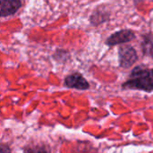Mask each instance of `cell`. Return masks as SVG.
<instances>
[{
  "label": "cell",
  "instance_id": "6da1fadb",
  "mask_svg": "<svg viewBox=\"0 0 153 153\" xmlns=\"http://www.w3.org/2000/svg\"><path fill=\"white\" fill-rule=\"evenodd\" d=\"M124 89L141 90L146 92L153 91V69L136 66L131 72L128 80L122 85Z\"/></svg>",
  "mask_w": 153,
  "mask_h": 153
},
{
  "label": "cell",
  "instance_id": "5b68a950",
  "mask_svg": "<svg viewBox=\"0 0 153 153\" xmlns=\"http://www.w3.org/2000/svg\"><path fill=\"white\" fill-rule=\"evenodd\" d=\"M21 5V0H1V16L5 17L15 13Z\"/></svg>",
  "mask_w": 153,
  "mask_h": 153
},
{
  "label": "cell",
  "instance_id": "8992f818",
  "mask_svg": "<svg viewBox=\"0 0 153 153\" xmlns=\"http://www.w3.org/2000/svg\"><path fill=\"white\" fill-rule=\"evenodd\" d=\"M23 153H50L49 147L45 143H30L22 149Z\"/></svg>",
  "mask_w": 153,
  "mask_h": 153
},
{
  "label": "cell",
  "instance_id": "277c9868",
  "mask_svg": "<svg viewBox=\"0 0 153 153\" xmlns=\"http://www.w3.org/2000/svg\"><path fill=\"white\" fill-rule=\"evenodd\" d=\"M65 85L67 88L77 89V90H87L90 88V84L87 80L78 73L70 74L65 79Z\"/></svg>",
  "mask_w": 153,
  "mask_h": 153
},
{
  "label": "cell",
  "instance_id": "52a82bcc",
  "mask_svg": "<svg viewBox=\"0 0 153 153\" xmlns=\"http://www.w3.org/2000/svg\"><path fill=\"white\" fill-rule=\"evenodd\" d=\"M142 50L143 53L153 58V34H148L143 37L142 42Z\"/></svg>",
  "mask_w": 153,
  "mask_h": 153
},
{
  "label": "cell",
  "instance_id": "7a4b0ae2",
  "mask_svg": "<svg viewBox=\"0 0 153 153\" xmlns=\"http://www.w3.org/2000/svg\"><path fill=\"white\" fill-rule=\"evenodd\" d=\"M119 65L123 68L131 67L137 60V54L135 49L129 45H126L119 48L118 50Z\"/></svg>",
  "mask_w": 153,
  "mask_h": 153
},
{
  "label": "cell",
  "instance_id": "9c48e42d",
  "mask_svg": "<svg viewBox=\"0 0 153 153\" xmlns=\"http://www.w3.org/2000/svg\"><path fill=\"white\" fill-rule=\"evenodd\" d=\"M0 153H11V151L7 145L2 143L0 146Z\"/></svg>",
  "mask_w": 153,
  "mask_h": 153
},
{
  "label": "cell",
  "instance_id": "ba28073f",
  "mask_svg": "<svg viewBox=\"0 0 153 153\" xmlns=\"http://www.w3.org/2000/svg\"><path fill=\"white\" fill-rule=\"evenodd\" d=\"M109 18V13L106 11H103L102 9H99L98 11L94 12L92 15L91 16V22L93 25H99L100 23H102L106 22Z\"/></svg>",
  "mask_w": 153,
  "mask_h": 153
},
{
  "label": "cell",
  "instance_id": "3957f363",
  "mask_svg": "<svg viewBox=\"0 0 153 153\" xmlns=\"http://www.w3.org/2000/svg\"><path fill=\"white\" fill-rule=\"evenodd\" d=\"M135 38L134 33L130 30H122L117 32L113 33L109 38H108L106 43L108 46H114L118 44H123L129 42Z\"/></svg>",
  "mask_w": 153,
  "mask_h": 153
}]
</instances>
